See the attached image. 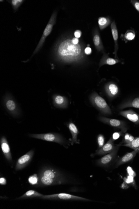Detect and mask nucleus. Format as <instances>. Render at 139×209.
I'll use <instances>...</instances> for the list:
<instances>
[{
  "label": "nucleus",
  "mask_w": 139,
  "mask_h": 209,
  "mask_svg": "<svg viewBox=\"0 0 139 209\" xmlns=\"http://www.w3.org/2000/svg\"><path fill=\"white\" fill-rule=\"evenodd\" d=\"M58 54L61 59L67 62L78 61L83 55L81 45L73 44L72 40L69 39L60 43L58 48Z\"/></svg>",
  "instance_id": "1"
},
{
  "label": "nucleus",
  "mask_w": 139,
  "mask_h": 209,
  "mask_svg": "<svg viewBox=\"0 0 139 209\" xmlns=\"http://www.w3.org/2000/svg\"><path fill=\"white\" fill-rule=\"evenodd\" d=\"M38 178V185L50 186L69 183L64 175L59 171L50 167L42 169Z\"/></svg>",
  "instance_id": "2"
},
{
  "label": "nucleus",
  "mask_w": 139,
  "mask_h": 209,
  "mask_svg": "<svg viewBox=\"0 0 139 209\" xmlns=\"http://www.w3.org/2000/svg\"><path fill=\"white\" fill-rule=\"evenodd\" d=\"M92 105L105 115H111L112 111L105 100L96 93H93L90 97Z\"/></svg>",
  "instance_id": "3"
},
{
  "label": "nucleus",
  "mask_w": 139,
  "mask_h": 209,
  "mask_svg": "<svg viewBox=\"0 0 139 209\" xmlns=\"http://www.w3.org/2000/svg\"><path fill=\"white\" fill-rule=\"evenodd\" d=\"M29 136L31 137L34 138L41 139L46 141L56 142L64 146L66 144V141H65V139L61 135L58 134L49 133L41 134H30Z\"/></svg>",
  "instance_id": "4"
},
{
  "label": "nucleus",
  "mask_w": 139,
  "mask_h": 209,
  "mask_svg": "<svg viewBox=\"0 0 139 209\" xmlns=\"http://www.w3.org/2000/svg\"><path fill=\"white\" fill-rule=\"evenodd\" d=\"M56 16L57 13L56 12H54V13L52 14L51 16V19L49 20V23H48V24L46 26L45 30L43 32L41 39H40L37 47L34 52L33 54H36L41 49L42 45L44 44V42H45L46 38L51 33V32L52 31V30H53V27H54V25L55 23H56Z\"/></svg>",
  "instance_id": "5"
},
{
  "label": "nucleus",
  "mask_w": 139,
  "mask_h": 209,
  "mask_svg": "<svg viewBox=\"0 0 139 209\" xmlns=\"http://www.w3.org/2000/svg\"><path fill=\"white\" fill-rule=\"evenodd\" d=\"M45 200H79V201H90V200L79 196L66 193H59L51 195H44L40 197Z\"/></svg>",
  "instance_id": "6"
},
{
  "label": "nucleus",
  "mask_w": 139,
  "mask_h": 209,
  "mask_svg": "<svg viewBox=\"0 0 139 209\" xmlns=\"http://www.w3.org/2000/svg\"><path fill=\"white\" fill-rule=\"evenodd\" d=\"M99 120L103 123L110 125L117 129H120L122 133H125L128 130L126 123L123 121L114 119H110L107 117L100 116Z\"/></svg>",
  "instance_id": "7"
},
{
  "label": "nucleus",
  "mask_w": 139,
  "mask_h": 209,
  "mask_svg": "<svg viewBox=\"0 0 139 209\" xmlns=\"http://www.w3.org/2000/svg\"><path fill=\"white\" fill-rule=\"evenodd\" d=\"M119 145H117L115 148L111 153L105 155L96 161V164L101 167H108L115 159L119 150Z\"/></svg>",
  "instance_id": "8"
},
{
  "label": "nucleus",
  "mask_w": 139,
  "mask_h": 209,
  "mask_svg": "<svg viewBox=\"0 0 139 209\" xmlns=\"http://www.w3.org/2000/svg\"><path fill=\"white\" fill-rule=\"evenodd\" d=\"M33 150H31L27 153L19 158L15 165V170H21L24 168L31 162L34 155Z\"/></svg>",
  "instance_id": "9"
},
{
  "label": "nucleus",
  "mask_w": 139,
  "mask_h": 209,
  "mask_svg": "<svg viewBox=\"0 0 139 209\" xmlns=\"http://www.w3.org/2000/svg\"><path fill=\"white\" fill-rule=\"evenodd\" d=\"M114 141L111 137L105 145L96 151L95 153L93 154V156L103 155L111 153L116 147V146L115 145Z\"/></svg>",
  "instance_id": "10"
},
{
  "label": "nucleus",
  "mask_w": 139,
  "mask_h": 209,
  "mask_svg": "<svg viewBox=\"0 0 139 209\" xmlns=\"http://www.w3.org/2000/svg\"><path fill=\"white\" fill-rule=\"evenodd\" d=\"M138 153V150H134L133 152L127 153L122 157L119 158L115 164L114 168H117L120 165L132 161Z\"/></svg>",
  "instance_id": "11"
},
{
  "label": "nucleus",
  "mask_w": 139,
  "mask_h": 209,
  "mask_svg": "<svg viewBox=\"0 0 139 209\" xmlns=\"http://www.w3.org/2000/svg\"><path fill=\"white\" fill-rule=\"evenodd\" d=\"M1 146L2 151L6 159L10 162H12V156L10 148L6 137H2L1 139Z\"/></svg>",
  "instance_id": "12"
},
{
  "label": "nucleus",
  "mask_w": 139,
  "mask_h": 209,
  "mask_svg": "<svg viewBox=\"0 0 139 209\" xmlns=\"http://www.w3.org/2000/svg\"><path fill=\"white\" fill-rule=\"evenodd\" d=\"M120 115L133 122L136 125L139 124V114L132 110L121 111L120 112Z\"/></svg>",
  "instance_id": "13"
},
{
  "label": "nucleus",
  "mask_w": 139,
  "mask_h": 209,
  "mask_svg": "<svg viewBox=\"0 0 139 209\" xmlns=\"http://www.w3.org/2000/svg\"><path fill=\"white\" fill-rule=\"evenodd\" d=\"M5 105L6 109L11 114L16 116L18 113V110L17 104L12 98H7L5 100Z\"/></svg>",
  "instance_id": "14"
},
{
  "label": "nucleus",
  "mask_w": 139,
  "mask_h": 209,
  "mask_svg": "<svg viewBox=\"0 0 139 209\" xmlns=\"http://www.w3.org/2000/svg\"><path fill=\"white\" fill-rule=\"evenodd\" d=\"M54 103L55 107L59 108H65L68 105V100L66 97L56 95L54 98Z\"/></svg>",
  "instance_id": "15"
},
{
  "label": "nucleus",
  "mask_w": 139,
  "mask_h": 209,
  "mask_svg": "<svg viewBox=\"0 0 139 209\" xmlns=\"http://www.w3.org/2000/svg\"><path fill=\"white\" fill-rule=\"evenodd\" d=\"M68 128L70 133L72 134V141L71 144L73 145L74 143H79L78 139V135L79 134V130L76 125L73 122H70L68 125Z\"/></svg>",
  "instance_id": "16"
},
{
  "label": "nucleus",
  "mask_w": 139,
  "mask_h": 209,
  "mask_svg": "<svg viewBox=\"0 0 139 209\" xmlns=\"http://www.w3.org/2000/svg\"><path fill=\"white\" fill-rule=\"evenodd\" d=\"M111 31L112 35H113V37L114 40L115 41V53L114 54L116 56L117 55V52L118 49V45L117 44V40L118 38V31H117V28L116 25L115 23L114 22L112 23L111 25Z\"/></svg>",
  "instance_id": "17"
},
{
  "label": "nucleus",
  "mask_w": 139,
  "mask_h": 209,
  "mask_svg": "<svg viewBox=\"0 0 139 209\" xmlns=\"http://www.w3.org/2000/svg\"><path fill=\"white\" fill-rule=\"evenodd\" d=\"M106 91L109 97H113L115 96L118 92V88L116 85L111 84L106 87Z\"/></svg>",
  "instance_id": "18"
},
{
  "label": "nucleus",
  "mask_w": 139,
  "mask_h": 209,
  "mask_svg": "<svg viewBox=\"0 0 139 209\" xmlns=\"http://www.w3.org/2000/svg\"><path fill=\"white\" fill-rule=\"evenodd\" d=\"M43 194L37 192L35 190H30L28 191L27 192L18 198V199H28L33 198L35 197H40L43 196Z\"/></svg>",
  "instance_id": "19"
},
{
  "label": "nucleus",
  "mask_w": 139,
  "mask_h": 209,
  "mask_svg": "<svg viewBox=\"0 0 139 209\" xmlns=\"http://www.w3.org/2000/svg\"><path fill=\"white\" fill-rule=\"evenodd\" d=\"M128 107L139 109V97L135 98L132 101L123 103L120 107V109H124Z\"/></svg>",
  "instance_id": "20"
},
{
  "label": "nucleus",
  "mask_w": 139,
  "mask_h": 209,
  "mask_svg": "<svg viewBox=\"0 0 139 209\" xmlns=\"http://www.w3.org/2000/svg\"><path fill=\"white\" fill-rule=\"evenodd\" d=\"M93 42L95 48L97 51H101L103 50V47L100 35L98 33H96L93 37Z\"/></svg>",
  "instance_id": "21"
},
{
  "label": "nucleus",
  "mask_w": 139,
  "mask_h": 209,
  "mask_svg": "<svg viewBox=\"0 0 139 209\" xmlns=\"http://www.w3.org/2000/svg\"><path fill=\"white\" fill-rule=\"evenodd\" d=\"M119 145L129 147L134 150H138L139 153V137L135 138V139L130 143Z\"/></svg>",
  "instance_id": "22"
},
{
  "label": "nucleus",
  "mask_w": 139,
  "mask_h": 209,
  "mask_svg": "<svg viewBox=\"0 0 139 209\" xmlns=\"http://www.w3.org/2000/svg\"><path fill=\"white\" fill-rule=\"evenodd\" d=\"M98 22L99 27L101 30L106 28L111 23L110 19L106 17H100L98 19Z\"/></svg>",
  "instance_id": "23"
},
{
  "label": "nucleus",
  "mask_w": 139,
  "mask_h": 209,
  "mask_svg": "<svg viewBox=\"0 0 139 209\" xmlns=\"http://www.w3.org/2000/svg\"><path fill=\"white\" fill-rule=\"evenodd\" d=\"M119 62V61L117 59H114L111 58H108L106 59L101 61L100 63V66L102 65L107 64V65H113Z\"/></svg>",
  "instance_id": "24"
},
{
  "label": "nucleus",
  "mask_w": 139,
  "mask_h": 209,
  "mask_svg": "<svg viewBox=\"0 0 139 209\" xmlns=\"http://www.w3.org/2000/svg\"><path fill=\"white\" fill-rule=\"evenodd\" d=\"M135 138L133 136L131 135V134L126 133L124 135V139H123V140L122 141V142L124 144H123L130 143V142H132L135 139Z\"/></svg>",
  "instance_id": "25"
},
{
  "label": "nucleus",
  "mask_w": 139,
  "mask_h": 209,
  "mask_svg": "<svg viewBox=\"0 0 139 209\" xmlns=\"http://www.w3.org/2000/svg\"><path fill=\"white\" fill-rule=\"evenodd\" d=\"M125 38L128 41H131L133 40L135 38L136 36V34L135 33L133 30H129L127 31L125 33Z\"/></svg>",
  "instance_id": "26"
},
{
  "label": "nucleus",
  "mask_w": 139,
  "mask_h": 209,
  "mask_svg": "<svg viewBox=\"0 0 139 209\" xmlns=\"http://www.w3.org/2000/svg\"><path fill=\"white\" fill-rule=\"evenodd\" d=\"M28 182L31 185H33L38 184V178L37 175H34L32 176H31L29 178Z\"/></svg>",
  "instance_id": "27"
},
{
  "label": "nucleus",
  "mask_w": 139,
  "mask_h": 209,
  "mask_svg": "<svg viewBox=\"0 0 139 209\" xmlns=\"http://www.w3.org/2000/svg\"><path fill=\"white\" fill-rule=\"evenodd\" d=\"M105 142V138L103 135L99 134L97 137V143H98V148H101L104 145Z\"/></svg>",
  "instance_id": "28"
},
{
  "label": "nucleus",
  "mask_w": 139,
  "mask_h": 209,
  "mask_svg": "<svg viewBox=\"0 0 139 209\" xmlns=\"http://www.w3.org/2000/svg\"><path fill=\"white\" fill-rule=\"evenodd\" d=\"M23 1H22V0H13V1H12L11 3H12L13 6L14 8L16 9L21 6Z\"/></svg>",
  "instance_id": "29"
},
{
  "label": "nucleus",
  "mask_w": 139,
  "mask_h": 209,
  "mask_svg": "<svg viewBox=\"0 0 139 209\" xmlns=\"http://www.w3.org/2000/svg\"><path fill=\"white\" fill-rule=\"evenodd\" d=\"M134 177L131 175H128L127 178L125 179V182L127 184H132L135 183L134 179Z\"/></svg>",
  "instance_id": "30"
},
{
  "label": "nucleus",
  "mask_w": 139,
  "mask_h": 209,
  "mask_svg": "<svg viewBox=\"0 0 139 209\" xmlns=\"http://www.w3.org/2000/svg\"><path fill=\"white\" fill-rule=\"evenodd\" d=\"M127 173L128 174V175H131V176H133L135 178L136 176V174L135 171L133 170V169L131 168L130 167H127Z\"/></svg>",
  "instance_id": "31"
},
{
  "label": "nucleus",
  "mask_w": 139,
  "mask_h": 209,
  "mask_svg": "<svg viewBox=\"0 0 139 209\" xmlns=\"http://www.w3.org/2000/svg\"><path fill=\"white\" fill-rule=\"evenodd\" d=\"M122 134H123V133H122L121 132H115L113 134V136H112V139H113V140L114 141L116 140V139H118L120 137L121 135H122Z\"/></svg>",
  "instance_id": "32"
},
{
  "label": "nucleus",
  "mask_w": 139,
  "mask_h": 209,
  "mask_svg": "<svg viewBox=\"0 0 139 209\" xmlns=\"http://www.w3.org/2000/svg\"><path fill=\"white\" fill-rule=\"evenodd\" d=\"M131 3L133 4V5L135 7L136 9L138 10L139 13V2L137 1H132Z\"/></svg>",
  "instance_id": "33"
},
{
  "label": "nucleus",
  "mask_w": 139,
  "mask_h": 209,
  "mask_svg": "<svg viewBox=\"0 0 139 209\" xmlns=\"http://www.w3.org/2000/svg\"><path fill=\"white\" fill-rule=\"evenodd\" d=\"M81 31L77 30L74 33L75 37L77 38H79L81 37Z\"/></svg>",
  "instance_id": "34"
},
{
  "label": "nucleus",
  "mask_w": 139,
  "mask_h": 209,
  "mask_svg": "<svg viewBox=\"0 0 139 209\" xmlns=\"http://www.w3.org/2000/svg\"><path fill=\"white\" fill-rule=\"evenodd\" d=\"M0 184L1 185H6V180L5 178H1L0 179Z\"/></svg>",
  "instance_id": "35"
},
{
  "label": "nucleus",
  "mask_w": 139,
  "mask_h": 209,
  "mask_svg": "<svg viewBox=\"0 0 139 209\" xmlns=\"http://www.w3.org/2000/svg\"><path fill=\"white\" fill-rule=\"evenodd\" d=\"M91 48H90V47H87L85 49V53L87 54H91Z\"/></svg>",
  "instance_id": "36"
},
{
  "label": "nucleus",
  "mask_w": 139,
  "mask_h": 209,
  "mask_svg": "<svg viewBox=\"0 0 139 209\" xmlns=\"http://www.w3.org/2000/svg\"><path fill=\"white\" fill-rule=\"evenodd\" d=\"M72 41L73 44H79V38H74L73 39H72Z\"/></svg>",
  "instance_id": "37"
}]
</instances>
